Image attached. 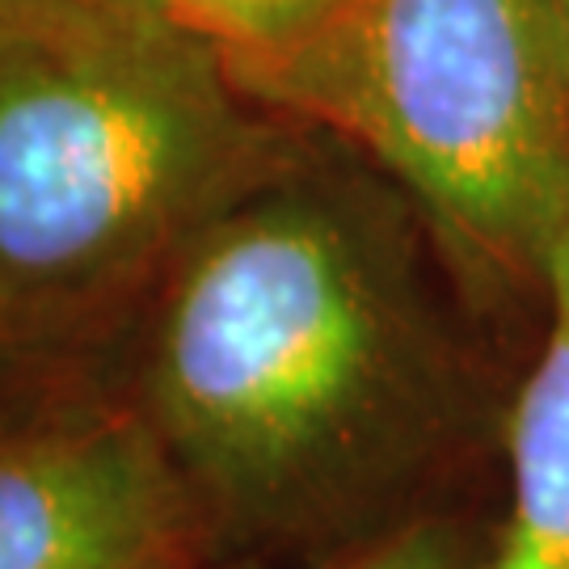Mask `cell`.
<instances>
[{
  "label": "cell",
  "instance_id": "7",
  "mask_svg": "<svg viewBox=\"0 0 569 569\" xmlns=\"http://www.w3.org/2000/svg\"><path fill=\"white\" fill-rule=\"evenodd\" d=\"M489 536H493V502L477 493L409 515L305 569H486Z\"/></svg>",
  "mask_w": 569,
  "mask_h": 569
},
{
  "label": "cell",
  "instance_id": "4",
  "mask_svg": "<svg viewBox=\"0 0 569 569\" xmlns=\"http://www.w3.org/2000/svg\"><path fill=\"white\" fill-rule=\"evenodd\" d=\"M228 566L114 388L0 413V569Z\"/></svg>",
  "mask_w": 569,
  "mask_h": 569
},
{
  "label": "cell",
  "instance_id": "5",
  "mask_svg": "<svg viewBox=\"0 0 569 569\" xmlns=\"http://www.w3.org/2000/svg\"><path fill=\"white\" fill-rule=\"evenodd\" d=\"M486 569H569V228L549 253L536 338L510 388Z\"/></svg>",
  "mask_w": 569,
  "mask_h": 569
},
{
  "label": "cell",
  "instance_id": "6",
  "mask_svg": "<svg viewBox=\"0 0 569 569\" xmlns=\"http://www.w3.org/2000/svg\"><path fill=\"white\" fill-rule=\"evenodd\" d=\"M355 0H169V13L203 34L232 77L262 102V89L308 56Z\"/></svg>",
  "mask_w": 569,
  "mask_h": 569
},
{
  "label": "cell",
  "instance_id": "9",
  "mask_svg": "<svg viewBox=\"0 0 569 569\" xmlns=\"http://www.w3.org/2000/svg\"><path fill=\"white\" fill-rule=\"evenodd\" d=\"M98 4H114V9H152V13H169V0H98Z\"/></svg>",
  "mask_w": 569,
  "mask_h": 569
},
{
  "label": "cell",
  "instance_id": "10",
  "mask_svg": "<svg viewBox=\"0 0 569 569\" xmlns=\"http://www.w3.org/2000/svg\"><path fill=\"white\" fill-rule=\"evenodd\" d=\"M552 13L561 26V42H566V60H569V0H552Z\"/></svg>",
  "mask_w": 569,
  "mask_h": 569
},
{
  "label": "cell",
  "instance_id": "12",
  "mask_svg": "<svg viewBox=\"0 0 569 569\" xmlns=\"http://www.w3.org/2000/svg\"><path fill=\"white\" fill-rule=\"evenodd\" d=\"M21 4H42V0H0V9H21Z\"/></svg>",
  "mask_w": 569,
  "mask_h": 569
},
{
  "label": "cell",
  "instance_id": "1",
  "mask_svg": "<svg viewBox=\"0 0 569 569\" xmlns=\"http://www.w3.org/2000/svg\"><path fill=\"white\" fill-rule=\"evenodd\" d=\"M536 321L451 258L380 164L300 122L164 266L106 385L220 561L305 569L486 493Z\"/></svg>",
  "mask_w": 569,
  "mask_h": 569
},
{
  "label": "cell",
  "instance_id": "2",
  "mask_svg": "<svg viewBox=\"0 0 569 569\" xmlns=\"http://www.w3.org/2000/svg\"><path fill=\"white\" fill-rule=\"evenodd\" d=\"M296 131L173 13L0 9V326L63 385L110 388L164 266Z\"/></svg>",
  "mask_w": 569,
  "mask_h": 569
},
{
  "label": "cell",
  "instance_id": "3",
  "mask_svg": "<svg viewBox=\"0 0 569 569\" xmlns=\"http://www.w3.org/2000/svg\"><path fill=\"white\" fill-rule=\"evenodd\" d=\"M262 102L359 148L477 283L540 317L569 228V60L552 0H355Z\"/></svg>",
  "mask_w": 569,
  "mask_h": 569
},
{
  "label": "cell",
  "instance_id": "8",
  "mask_svg": "<svg viewBox=\"0 0 569 569\" xmlns=\"http://www.w3.org/2000/svg\"><path fill=\"white\" fill-rule=\"evenodd\" d=\"M77 388H84V385H63L60 376H51L47 367L34 363V359L9 338V329L0 326V413L39 406L47 397L77 392Z\"/></svg>",
  "mask_w": 569,
  "mask_h": 569
},
{
  "label": "cell",
  "instance_id": "11",
  "mask_svg": "<svg viewBox=\"0 0 569 569\" xmlns=\"http://www.w3.org/2000/svg\"><path fill=\"white\" fill-rule=\"evenodd\" d=\"M211 569H266V566H253V561H228V566H211Z\"/></svg>",
  "mask_w": 569,
  "mask_h": 569
}]
</instances>
